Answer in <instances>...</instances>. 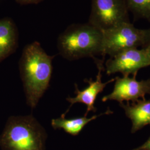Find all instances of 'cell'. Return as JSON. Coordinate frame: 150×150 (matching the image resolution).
<instances>
[{"label": "cell", "mask_w": 150, "mask_h": 150, "mask_svg": "<svg viewBox=\"0 0 150 150\" xmlns=\"http://www.w3.org/2000/svg\"><path fill=\"white\" fill-rule=\"evenodd\" d=\"M55 56L47 54L38 41L27 45L19 61V70L28 106H37L48 89L52 74Z\"/></svg>", "instance_id": "1"}, {"label": "cell", "mask_w": 150, "mask_h": 150, "mask_svg": "<svg viewBox=\"0 0 150 150\" xmlns=\"http://www.w3.org/2000/svg\"><path fill=\"white\" fill-rule=\"evenodd\" d=\"M103 32L88 22L74 23L66 28L57 38L59 54L65 59L75 61L86 57L96 59L102 55Z\"/></svg>", "instance_id": "2"}, {"label": "cell", "mask_w": 150, "mask_h": 150, "mask_svg": "<svg viewBox=\"0 0 150 150\" xmlns=\"http://www.w3.org/2000/svg\"><path fill=\"white\" fill-rule=\"evenodd\" d=\"M47 132L33 115L12 116L0 136L2 150H45Z\"/></svg>", "instance_id": "3"}, {"label": "cell", "mask_w": 150, "mask_h": 150, "mask_svg": "<svg viewBox=\"0 0 150 150\" xmlns=\"http://www.w3.org/2000/svg\"><path fill=\"white\" fill-rule=\"evenodd\" d=\"M103 58L106 55L112 57L116 54L130 48L143 47L147 29H139L129 22L120 24L103 31Z\"/></svg>", "instance_id": "4"}, {"label": "cell", "mask_w": 150, "mask_h": 150, "mask_svg": "<svg viewBox=\"0 0 150 150\" xmlns=\"http://www.w3.org/2000/svg\"><path fill=\"white\" fill-rule=\"evenodd\" d=\"M129 12L126 0H91L88 22L103 32L129 22Z\"/></svg>", "instance_id": "5"}, {"label": "cell", "mask_w": 150, "mask_h": 150, "mask_svg": "<svg viewBox=\"0 0 150 150\" xmlns=\"http://www.w3.org/2000/svg\"><path fill=\"white\" fill-rule=\"evenodd\" d=\"M150 66V59L144 48H133L122 51L105 62L107 75L121 73L123 77H136L140 69Z\"/></svg>", "instance_id": "6"}, {"label": "cell", "mask_w": 150, "mask_h": 150, "mask_svg": "<svg viewBox=\"0 0 150 150\" xmlns=\"http://www.w3.org/2000/svg\"><path fill=\"white\" fill-rule=\"evenodd\" d=\"M115 85L110 94L103 97L102 102L116 101L119 103L123 101H137L139 98L145 99L146 95H150V78L145 80H136V77H122L115 78Z\"/></svg>", "instance_id": "7"}, {"label": "cell", "mask_w": 150, "mask_h": 150, "mask_svg": "<svg viewBox=\"0 0 150 150\" xmlns=\"http://www.w3.org/2000/svg\"><path fill=\"white\" fill-rule=\"evenodd\" d=\"M98 68V72L97 75L96 79L95 81L91 79L90 80L85 79L84 81L88 84L85 89L80 91L78 86L75 84V93L76 96L74 97H68L66 98V100L70 103V106L66 112L62 114L61 116L65 117L66 115L68 113L71 106L76 103H83L87 106L86 112L85 116H87L88 113L90 111L95 112L97 109L95 107V103L98 94L103 91L104 88L107 85L115 81V79H112L106 82L103 83L102 82V72L105 70L103 66V60L95 59H94Z\"/></svg>", "instance_id": "8"}, {"label": "cell", "mask_w": 150, "mask_h": 150, "mask_svg": "<svg viewBox=\"0 0 150 150\" xmlns=\"http://www.w3.org/2000/svg\"><path fill=\"white\" fill-rule=\"evenodd\" d=\"M18 38V30L13 20L8 17L0 19V62L16 51Z\"/></svg>", "instance_id": "9"}, {"label": "cell", "mask_w": 150, "mask_h": 150, "mask_svg": "<svg viewBox=\"0 0 150 150\" xmlns=\"http://www.w3.org/2000/svg\"><path fill=\"white\" fill-rule=\"evenodd\" d=\"M127 117L132 122L131 133L134 134L147 125H150V100H139L129 104L120 103Z\"/></svg>", "instance_id": "10"}, {"label": "cell", "mask_w": 150, "mask_h": 150, "mask_svg": "<svg viewBox=\"0 0 150 150\" xmlns=\"http://www.w3.org/2000/svg\"><path fill=\"white\" fill-rule=\"evenodd\" d=\"M112 113V111L108 109L105 112L93 116L90 118H87V116H84L82 117L67 119L64 116H61L59 118H54L51 120V126L54 129H62L69 134L77 136L80 134L86 125L92 121L96 119L99 116L104 115H110Z\"/></svg>", "instance_id": "11"}, {"label": "cell", "mask_w": 150, "mask_h": 150, "mask_svg": "<svg viewBox=\"0 0 150 150\" xmlns=\"http://www.w3.org/2000/svg\"><path fill=\"white\" fill-rule=\"evenodd\" d=\"M126 2L135 19L144 18L150 23V0H126Z\"/></svg>", "instance_id": "12"}, {"label": "cell", "mask_w": 150, "mask_h": 150, "mask_svg": "<svg viewBox=\"0 0 150 150\" xmlns=\"http://www.w3.org/2000/svg\"><path fill=\"white\" fill-rule=\"evenodd\" d=\"M142 48H144L150 59V28H147V34L145 43Z\"/></svg>", "instance_id": "13"}, {"label": "cell", "mask_w": 150, "mask_h": 150, "mask_svg": "<svg viewBox=\"0 0 150 150\" xmlns=\"http://www.w3.org/2000/svg\"><path fill=\"white\" fill-rule=\"evenodd\" d=\"M43 0H15L16 2L21 5H26L31 4H38Z\"/></svg>", "instance_id": "14"}, {"label": "cell", "mask_w": 150, "mask_h": 150, "mask_svg": "<svg viewBox=\"0 0 150 150\" xmlns=\"http://www.w3.org/2000/svg\"><path fill=\"white\" fill-rule=\"evenodd\" d=\"M132 150H150V137L143 145Z\"/></svg>", "instance_id": "15"}]
</instances>
